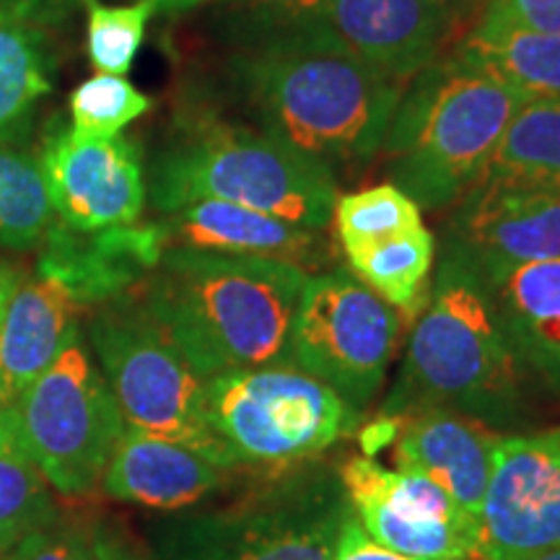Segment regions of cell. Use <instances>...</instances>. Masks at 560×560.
I'll use <instances>...</instances> for the list:
<instances>
[{
	"instance_id": "1",
	"label": "cell",
	"mask_w": 560,
	"mask_h": 560,
	"mask_svg": "<svg viewBox=\"0 0 560 560\" xmlns=\"http://www.w3.org/2000/svg\"><path fill=\"white\" fill-rule=\"evenodd\" d=\"M231 79L257 128L327 166L376 156L402 91L325 21L240 42Z\"/></svg>"
},
{
	"instance_id": "2",
	"label": "cell",
	"mask_w": 560,
	"mask_h": 560,
	"mask_svg": "<svg viewBox=\"0 0 560 560\" xmlns=\"http://www.w3.org/2000/svg\"><path fill=\"white\" fill-rule=\"evenodd\" d=\"M306 278L289 260L166 247L140 301L192 369L210 380L291 363V330Z\"/></svg>"
},
{
	"instance_id": "3",
	"label": "cell",
	"mask_w": 560,
	"mask_h": 560,
	"mask_svg": "<svg viewBox=\"0 0 560 560\" xmlns=\"http://www.w3.org/2000/svg\"><path fill=\"white\" fill-rule=\"evenodd\" d=\"M522 376L478 262L441 242L429 296L412 319L400 380L382 418L450 408L488 429H506L522 412Z\"/></svg>"
},
{
	"instance_id": "4",
	"label": "cell",
	"mask_w": 560,
	"mask_h": 560,
	"mask_svg": "<svg viewBox=\"0 0 560 560\" xmlns=\"http://www.w3.org/2000/svg\"><path fill=\"white\" fill-rule=\"evenodd\" d=\"M527 100L446 52L400 91L380 149L389 185L418 208H452L486 170Z\"/></svg>"
},
{
	"instance_id": "5",
	"label": "cell",
	"mask_w": 560,
	"mask_h": 560,
	"mask_svg": "<svg viewBox=\"0 0 560 560\" xmlns=\"http://www.w3.org/2000/svg\"><path fill=\"white\" fill-rule=\"evenodd\" d=\"M195 200L234 202L322 231L332 221L338 187L332 166L257 125L208 122L161 151L151 170L159 213Z\"/></svg>"
},
{
	"instance_id": "6",
	"label": "cell",
	"mask_w": 560,
	"mask_h": 560,
	"mask_svg": "<svg viewBox=\"0 0 560 560\" xmlns=\"http://www.w3.org/2000/svg\"><path fill=\"white\" fill-rule=\"evenodd\" d=\"M350 514L338 467L306 459L229 506L153 524V560H332Z\"/></svg>"
},
{
	"instance_id": "7",
	"label": "cell",
	"mask_w": 560,
	"mask_h": 560,
	"mask_svg": "<svg viewBox=\"0 0 560 560\" xmlns=\"http://www.w3.org/2000/svg\"><path fill=\"white\" fill-rule=\"evenodd\" d=\"M89 340L125 423L179 441L234 470V459L208 423L206 380L151 317L143 301L122 296L104 301L89 319Z\"/></svg>"
},
{
	"instance_id": "8",
	"label": "cell",
	"mask_w": 560,
	"mask_h": 560,
	"mask_svg": "<svg viewBox=\"0 0 560 560\" xmlns=\"http://www.w3.org/2000/svg\"><path fill=\"white\" fill-rule=\"evenodd\" d=\"M206 416L236 467L314 459L361 420L359 410L293 363L210 376Z\"/></svg>"
},
{
	"instance_id": "9",
	"label": "cell",
	"mask_w": 560,
	"mask_h": 560,
	"mask_svg": "<svg viewBox=\"0 0 560 560\" xmlns=\"http://www.w3.org/2000/svg\"><path fill=\"white\" fill-rule=\"evenodd\" d=\"M19 441L62 495H83L104 478L125 418L81 330L13 405Z\"/></svg>"
},
{
	"instance_id": "10",
	"label": "cell",
	"mask_w": 560,
	"mask_h": 560,
	"mask_svg": "<svg viewBox=\"0 0 560 560\" xmlns=\"http://www.w3.org/2000/svg\"><path fill=\"white\" fill-rule=\"evenodd\" d=\"M405 322L350 270L306 278L291 330L289 359L363 410L397 355Z\"/></svg>"
},
{
	"instance_id": "11",
	"label": "cell",
	"mask_w": 560,
	"mask_h": 560,
	"mask_svg": "<svg viewBox=\"0 0 560 560\" xmlns=\"http://www.w3.org/2000/svg\"><path fill=\"white\" fill-rule=\"evenodd\" d=\"M355 520L371 540L416 560H475L480 522L418 470H387L369 454L338 467Z\"/></svg>"
},
{
	"instance_id": "12",
	"label": "cell",
	"mask_w": 560,
	"mask_h": 560,
	"mask_svg": "<svg viewBox=\"0 0 560 560\" xmlns=\"http://www.w3.org/2000/svg\"><path fill=\"white\" fill-rule=\"evenodd\" d=\"M560 548V429L499 436L480 509L475 560Z\"/></svg>"
},
{
	"instance_id": "13",
	"label": "cell",
	"mask_w": 560,
	"mask_h": 560,
	"mask_svg": "<svg viewBox=\"0 0 560 560\" xmlns=\"http://www.w3.org/2000/svg\"><path fill=\"white\" fill-rule=\"evenodd\" d=\"M444 244L478 265L560 257V185L514 174H480L452 206Z\"/></svg>"
},
{
	"instance_id": "14",
	"label": "cell",
	"mask_w": 560,
	"mask_h": 560,
	"mask_svg": "<svg viewBox=\"0 0 560 560\" xmlns=\"http://www.w3.org/2000/svg\"><path fill=\"white\" fill-rule=\"evenodd\" d=\"M55 221L75 231L138 223L145 206L140 153L128 138H75L58 130L42 153Z\"/></svg>"
},
{
	"instance_id": "15",
	"label": "cell",
	"mask_w": 560,
	"mask_h": 560,
	"mask_svg": "<svg viewBox=\"0 0 560 560\" xmlns=\"http://www.w3.org/2000/svg\"><path fill=\"white\" fill-rule=\"evenodd\" d=\"M322 21L350 52L400 86L457 42L450 0H327Z\"/></svg>"
},
{
	"instance_id": "16",
	"label": "cell",
	"mask_w": 560,
	"mask_h": 560,
	"mask_svg": "<svg viewBox=\"0 0 560 560\" xmlns=\"http://www.w3.org/2000/svg\"><path fill=\"white\" fill-rule=\"evenodd\" d=\"M166 244L159 223L75 231L55 221L39 257L42 276L66 285L79 306L120 299L132 283L156 268Z\"/></svg>"
},
{
	"instance_id": "17",
	"label": "cell",
	"mask_w": 560,
	"mask_h": 560,
	"mask_svg": "<svg viewBox=\"0 0 560 560\" xmlns=\"http://www.w3.org/2000/svg\"><path fill=\"white\" fill-rule=\"evenodd\" d=\"M395 462L405 470H418L439 482L459 509L480 522L482 499L490 480V462L499 436L450 408L412 410L400 425L397 420Z\"/></svg>"
},
{
	"instance_id": "18",
	"label": "cell",
	"mask_w": 560,
	"mask_h": 560,
	"mask_svg": "<svg viewBox=\"0 0 560 560\" xmlns=\"http://www.w3.org/2000/svg\"><path fill=\"white\" fill-rule=\"evenodd\" d=\"M478 268L520 369L560 392V257Z\"/></svg>"
},
{
	"instance_id": "19",
	"label": "cell",
	"mask_w": 560,
	"mask_h": 560,
	"mask_svg": "<svg viewBox=\"0 0 560 560\" xmlns=\"http://www.w3.org/2000/svg\"><path fill=\"white\" fill-rule=\"evenodd\" d=\"M226 467L179 441L125 425L102 486L117 501L182 511L213 493L226 480Z\"/></svg>"
},
{
	"instance_id": "20",
	"label": "cell",
	"mask_w": 560,
	"mask_h": 560,
	"mask_svg": "<svg viewBox=\"0 0 560 560\" xmlns=\"http://www.w3.org/2000/svg\"><path fill=\"white\" fill-rule=\"evenodd\" d=\"M79 310L58 280L42 272L19 278L0 319V410L13 408L26 387L52 366L79 330Z\"/></svg>"
},
{
	"instance_id": "21",
	"label": "cell",
	"mask_w": 560,
	"mask_h": 560,
	"mask_svg": "<svg viewBox=\"0 0 560 560\" xmlns=\"http://www.w3.org/2000/svg\"><path fill=\"white\" fill-rule=\"evenodd\" d=\"M166 247L272 257L301 265L314 257L319 231L223 200H195L164 213L159 223Z\"/></svg>"
},
{
	"instance_id": "22",
	"label": "cell",
	"mask_w": 560,
	"mask_h": 560,
	"mask_svg": "<svg viewBox=\"0 0 560 560\" xmlns=\"http://www.w3.org/2000/svg\"><path fill=\"white\" fill-rule=\"evenodd\" d=\"M450 55L522 94L560 102V34L480 16L454 42Z\"/></svg>"
},
{
	"instance_id": "23",
	"label": "cell",
	"mask_w": 560,
	"mask_h": 560,
	"mask_svg": "<svg viewBox=\"0 0 560 560\" xmlns=\"http://www.w3.org/2000/svg\"><path fill=\"white\" fill-rule=\"evenodd\" d=\"M436 240L425 226L346 252L348 268L410 325L423 310L433 276Z\"/></svg>"
},
{
	"instance_id": "24",
	"label": "cell",
	"mask_w": 560,
	"mask_h": 560,
	"mask_svg": "<svg viewBox=\"0 0 560 560\" xmlns=\"http://www.w3.org/2000/svg\"><path fill=\"white\" fill-rule=\"evenodd\" d=\"M52 89V58L39 26L0 11V143L16 138Z\"/></svg>"
},
{
	"instance_id": "25",
	"label": "cell",
	"mask_w": 560,
	"mask_h": 560,
	"mask_svg": "<svg viewBox=\"0 0 560 560\" xmlns=\"http://www.w3.org/2000/svg\"><path fill=\"white\" fill-rule=\"evenodd\" d=\"M50 482L39 472L19 441L13 408L0 412V558L16 545L58 520V509L47 490Z\"/></svg>"
},
{
	"instance_id": "26",
	"label": "cell",
	"mask_w": 560,
	"mask_h": 560,
	"mask_svg": "<svg viewBox=\"0 0 560 560\" xmlns=\"http://www.w3.org/2000/svg\"><path fill=\"white\" fill-rule=\"evenodd\" d=\"M55 210L42 161L0 145V247L32 249L47 236Z\"/></svg>"
},
{
	"instance_id": "27",
	"label": "cell",
	"mask_w": 560,
	"mask_h": 560,
	"mask_svg": "<svg viewBox=\"0 0 560 560\" xmlns=\"http://www.w3.org/2000/svg\"><path fill=\"white\" fill-rule=\"evenodd\" d=\"M482 174H514L560 185V102L529 96L511 117Z\"/></svg>"
},
{
	"instance_id": "28",
	"label": "cell",
	"mask_w": 560,
	"mask_h": 560,
	"mask_svg": "<svg viewBox=\"0 0 560 560\" xmlns=\"http://www.w3.org/2000/svg\"><path fill=\"white\" fill-rule=\"evenodd\" d=\"M335 226L342 252L389 240L423 226L420 208L395 185H376L369 190L342 195L335 200Z\"/></svg>"
},
{
	"instance_id": "29",
	"label": "cell",
	"mask_w": 560,
	"mask_h": 560,
	"mask_svg": "<svg viewBox=\"0 0 560 560\" xmlns=\"http://www.w3.org/2000/svg\"><path fill=\"white\" fill-rule=\"evenodd\" d=\"M151 107V96L138 91L125 75L96 73L70 96V132L86 140L115 138Z\"/></svg>"
},
{
	"instance_id": "30",
	"label": "cell",
	"mask_w": 560,
	"mask_h": 560,
	"mask_svg": "<svg viewBox=\"0 0 560 560\" xmlns=\"http://www.w3.org/2000/svg\"><path fill=\"white\" fill-rule=\"evenodd\" d=\"M86 47L91 66L100 73L125 75L143 45L145 26L156 9L149 0H138L130 5H104L100 0H86Z\"/></svg>"
},
{
	"instance_id": "31",
	"label": "cell",
	"mask_w": 560,
	"mask_h": 560,
	"mask_svg": "<svg viewBox=\"0 0 560 560\" xmlns=\"http://www.w3.org/2000/svg\"><path fill=\"white\" fill-rule=\"evenodd\" d=\"M234 11V39L244 42L260 34L322 21L327 0H226Z\"/></svg>"
},
{
	"instance_id": "32",
	"label": "cell",
	"mask_w": 560,
	"mask_h": 560,
	"mask_svg": "<svg viewBox=\"0 0 560 560\" xmlns=\"http://www.w3.org/2000/svg\"><path fill=\"white\" fill-rule=\"evenodd\" d=\"M3 560H96L91 532L55 520L26 535Z\"/></svg>"
},
{
	"instance_id": "33",
	"label": "cell",
	"mask_w": 560,
	"mask_h": 560,
	"mask_svg": "<svg viewBox=\"0 0 560 560\" xmlns=\"http://www.w3.org/2000/svg\"><path fill=\"white\" fill-rule=\"evenodd\" d=\"M482 16L524 30L560 34V0H488Z\"/></svg>"
},
{
	"instance_id": "34",
	"label": "cell",
	"mask_w": 560,
	"mask_h": 560,
	"mask_svg": "<svg viewBox=\"0 0 560 560\" xmlns=\"http://www.w3.org/2000/svg\"><path fill=\"white\" fill-rule=\"evenodd\" d=\"M332 560H416L384 548L376 540H371L366 529L361 527L355 514L348 516V522L342 524V532L338 537V548H335Z\"/></svg>"
},
{
	"instance_id": "35",
	"label": "cell",
	"mask_w": 560,
	"mask_h": 560,
	"mask_svg": "<svg viewBox=\"0 0 560 560\" xmlns=\"http://www.w3.org/2000/svg\"><path fill=\"white\" fill-rule=\"evenodd\" d=\"M81 5H86V0H0V11L39 26V30L60 24Z\"/></svg>"
},
{
	"instance_id": "36",
	"label": "cell",
	"mask_w": 560,
	"mask_h": 560,
	"mask_svg": "<svg viewBox=\"0 0 560 560\" xmlns=\"http://www.w3.org/2000/svg\"><path fill=\"white\" fill-rule=\"evenodd\" d=\"M91 540H94L96 560H153L107 527H96L91 532Z\"/></svg>"
},
{
	"instance_id": "37",
	"label": "cell",
	"mask_w": 560,
	"mask_h": 560,
	"mask_svg": "<svg viewBox=\"0 0 560 560\" xmlns=\"http://www.w3.org/2000/svg\"><path fill=\"white\" fill-rule=\"evenodd\" d=\"M454 19H457V39L482 16L488 0H450Z\"/></svg>"
},
{
	"instance_id": "38",
	"label": "cell",
	"mask_w": 560,
	"mask_h": 560,
	"mask_svg": "<svg viewBox=\"0 0 560 560\" xmlns=\"http://www.w3.org/2000/svg\"><path fill=\"white\" fill-rule=\"evenodd\" d=\"M19 270L13 268L11 262L0 260V319H3V312H5V304H9L13 289H16L19 283Z\"/></svg>"
},
{
	"instance_id": "39",
	"label": "cell",
	"mask_w": 560,
	"mask_h": 560,
	"mask_svg": "<svg viewBox=\"0 0 560 560\" xmlns=\"http://www.w3.org/2000/svg\"><path fill=\"white\" fill-rule=\"evenodd\" d=\"M156 11H164V13H177V11H187V9H195V5L202 3V0H149Z\"/></svg>"
},
{
	"instance_id": "40",
	"label": "cell",
	"mask_w": 560,
	"mask_h": 560,
	"mask_svg": "<svg viewBox=\"0 0 560 560\" xmlns=\"http://www.w3.org/2000/svg\"><path fill=\"white\" fill-rule=\"evenodd\" d=\"M509 560H560V548L537 552V556H527V558H509Z\"/></svg>"
},
{
	"instance_id": "41",
	"label": "cell",
	"mask_w": 560,
	"mask_h": 560,
	"mask_svg": "<svg viewBox=\"0 0 560 560\" xmlns=\"http://www.w3.org/2000/svg\"><path fill=\"white\" fill-rule=\"evenodd\" d=\"M0 412H3V410H0Z\"/></svg>"
},
{
	"instance_id": "42",
	"label": "cell",
	"mask_w": 560,
	"mask_h": 560,
	"mask_svg": "<svg viewBox=\"0 0 560 560\" xmlns=\"http://www.w3.org/2000/svg\"><path fill=\"white\" fill-rule=\"evenodd\" d=\"M0 560H3V558H0Z\"/></svg>"
}]
</instances>
